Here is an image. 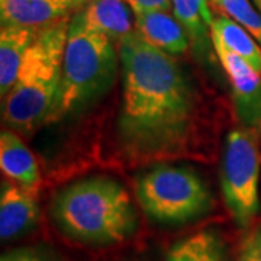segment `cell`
Here are the masks:
<instances>
[{
  "instance_id": "6da1fadb",
  "label": "cell",
  "mask_w": 261,
  "mask_h": 261,
  "mask_svg": "<svg viewBox=\"0 0 261 261\" xmlns=\"http://www.w3.org/2000/svg\"><path fill=\"white\" fill-rule=\"evenodd\" d=\"M122 105L116 138L123 157L151 163L190 148L197 125V96L177 61L137 31L118 44Z\"/></svg>"
},
{
  "instance_id": "7a4b0ae2",
  "label": "cell",
  "mask_w": 261,
  "mask_h": 261,
  "mask_svg": "<svg viewBox=\"0 0 261 261\" xmlns=\"http://www.w3.org/2000/svg\"><path fill=\"white\" fill-rule=\"evenodd\" d=\"M57 228L86 245L121 244L137 231L138 216L126 189L111 177H90L63 189L51 205Z\"/></svg>"
},
{
  "instance_id": "3957f363",
  "label": "cell",
  "mask_w": 261,
  "mask_h": 261,
  "mask_svg": "<svg viewBox=\"0 0 261 261\" xmlns=\"http://www.w3.org/2000/svg\"><path fill=\"white\" fill-rule=\"evenodd\" d=\"M70 20L38 31L16 82L3 97V122L9 129L29 135L47 121L61 83Z\"/></svg>"
},
{
  "instance_id": "277c9868",
  "label": "cell",
  "mask_w": 261,
  "mask_h": 261,
  "mask_svg": "<svg viewBox=\"0 0 261 261\" xmlns=\"http://www.w3.org/2000/svg\"><path fill=\"white\" fill-rule=\"evenodd\" d=\"M119 53L111 38L89 28L75 10L68 27L61 83L45 123L60 121L112 86Z\"/></svg>"
},
{
  "instance_id": "5b68a950",
  "label": "cell",
  "mask_w": 261,
  "mask_h": 261,
  "mask_svg": "<svg viewBox=\"0 0 261 261\" xmlns=\"http://www.w3.org/2000/svg\"><path fill=\"white\" fill-rule=\"evenodd\" d=\"M135 190L141 209L159 224L192 222L212 209V195L205 181L186 167L155 166L141 174Z\"/></svg>"
},
{
  "instance_id": "8992f818",
  "label": "cell",
  "mask_w": 261,
  "mask_h": 261,
  "mask_svg": "<svg viewBox=\"0 0 261 261\" xmlns=\"http://www.w3.org/2000/svg\"><path fill=\"white\" fill-rule=\"evenodd\" d=\"M260 152L250 130L229 132L225 147L221 187L235 224L247 228L258 212Z\"/></svg>"
},
{
  "instance_id": "52a82bcc",
  "label": "cell",
  "mask_w": 261,
  "mask_h": 261,
  "mask_svg": "<svg viewBox=\"0 0 261 261\" xmlns=\"http://www.w3.org/2000/svg\"><path fill=\"white\" fill-rule=\"evenodd\" d=\"M214 42V53L222 65L232 87L235 108L244 125H261V74L251 65L219 42Z\"/></svg>"
},
{
  "instance_id": "ba28073f",
  "label": "cell",
  "mask_w": 261,
  "mask_h": 261,
  "mask_svg": "<svg viewBox=\"0 0 261 261\" xmlns=\"http://www.w3.org/2000/svg\"><path fill=\"white\" fill-rule=\"evenodd\" d=\"M77 10L70 0H0L2 27L41 29L70 19Z\"/></svg>"
},
{
  "instance_id": "9c48e42d",
  "label": "cell",
  "mask_w": 261,
  "mask_h": 261,
  "mask_svg": "<svg viewBox=\"0 0 261 261\" xmlns=\"http://www.w3.org/2000/svg\"><path fill=\"white\" fill-rule=\"evenodd\" d=\"M39 206L37 190L6 180L0 193V237L10 241L31 231L38 222Z\"/></svg>"
},
{
  "instance_id": "30bf717a",
  "label": "cell",
  "mask_w": 261,
  "mask_h": 261,
  "mask_svg": "<svg viewBox=\"0 0 261 261\" xmlns=\"http://www.w3.org/2000/svg\"><path fill=\"white\" fill-rule=\"evenodd\" d=\"M77 12L89 28L111 38L115 44L137 31L135 13L125 0H89Z\"/></svg>"
},
{
  "instance_id": "8fae6325",
  "label": "cell",
  "mask_w": 261,
  "mask_h": 261,
  "mask_svg": "<svg viewBox=\"0 0 261 261\" xmlns=\"http://www.w3.org/2000/svg\"><path fill=\"white\" fill-rule=\"evenodd\" d=\"M135 29L147 42L170 56L185 54L190 47L186 31L171 12L135 15Z\"/></svg>"
},
{
  "instance_id": "7c38bea8",
  "label": "cell",
  "mask_w": 261,
  "mask_h": 261,
  "mask_svg": "<svg viewBox=\"0 0 261 261\" xmlns=\"http://www.w3.org/2000/svg\"><path fill=\"white\" fill-rule=\"evenodd\" d=\"M173 15L186 31L190 45L196 56L202 60L211 57L214 51L212 23L215 15L209 0H171Z\"/></svg>"
},
{
  "instance_id": "4fadbf2b",
  "label": "cell",
  "mask_w": 261,
  "mask_h": 261,
  "mask_svg": "<svg viewBox=\"0 0 261 261\" xmlns=\"http://www.w3.org/2000/svg\"><path fill=\"white\" fill-rule=\"evenodd\" d=\"M0 167L10 181L31 190H38L41 176L34 154L12 129L0 135Z\"/></svg>"
},
{
  "instance_id": "5bb4252c",
  "label": "cell",
  "mask_w": 261,
  "mask_h": 261,
  "mask_svg": "<svg viewBox=\"0 0 261 261\" xmlns=\"http://www.w3.org/2000/svg\"><path fill=\"white\" fill-rule=\"evenodd\" d=\"M38 31L2 27L0 29V94L5 97L16 82L19 70Z\"/></svg>"
},
{
  "instance_id": "9a60e30c",
  "label": "cell",
  "mask_w": 261,
  "mask_h": 261,
  "mask_svg": "<svg viewBox=\"0 0 261 261\" xmlns=\"http://www.w3.org/2000/svg\"><path fill=\"white\" fill-rule=\"evenodd\" d=\"M164 261H229V254L219 232L202 229L174 244Z\"/></svg>"
},
{
  "instance_id": "2e32d148",
  "label": "cell",
  "mask_w": 261,
  "mask_h": 261,
  "mask_svg": "<svg viewBox=\"0 0 261 261\" xmlns=\"http://www.w3.org/2000/svg\"><path fill=\"white\" fill-rule=\"evenodd\" d=\"M212 39L241 57L261 74V45L240 23L225 15H219L212 23Z\"/></svg>"
},
{
  "instance_id": "e0dca14e",
  "label": "cell",
  "mask_w": 261,
  "mask_h": 261,
  "mask_svg": "<svg viewBox=\"0 0 261 261\" xmlns=\"http://www.w3.org/2000/svg\"><path fill=\"white\" fill-rule=\"evenodd\" d=\"M222 15L245 28L261 45V13L251 0H209Z\"/></svg>"
},
{
  "instance_id": "ac0fdd59",
  "label": "cell",
  "mask_w": 261,
  "mask_h": 261,
  "mask_svg": "<svg viewBox=\"0 0 261 261\" xmlns=\"http://www.w3.org/2000/svg\"><path fill=\"white\" fill-rule=\"evenodd\" d=\"M238 261H261V224L254 225L245 235Z\"/></svg>"
},
{
  "instance_id": "d6986e66",
  "label": "cell",
  "mask_w": 261,
  "mask_h": 261,
  "mask_svg": "<svg viewBox=\"0 0 261 261\" xmlns=\"http://www.w3.org/2000/svg\"><path fill=\"white\" fill-rule=\"evenodd\" d=\"M0 261H60L51 252L34 248V247H23L13 251L6 252L2 255Z\"/></svg>"
},
{
  "instance_id": "ffe728a7",
  "label": "cell",
  "mask_w": 261,
  "mask_h": 261,
  "mask_svg": "<svg viewBox=\"0 0 261 261\" xmlns=\"http://www.w3.org/2000/svg\"><path fill=\"white\" fill-rule=\"evenodd\" d=\"M135 15L148 12H171V0H125Z\"/></svg>"
},
{
  "instance_id": "44dd1931",
  "label": "cell",
  "mask_w": 261,
  "mask_h": 261,
  "mask_svg": "<svg viewBox=\"0 0 261 261\" xmlns=\"http://www.w3.org/2000/svg\"><path fill=\"white\" fill-rule=\"evenodd\" d=\"M70 2H71V3L74 5L75 8L79 9V8H82V6H84V5H86V3H87L89 0H70Z\"/></svg>"
},
{
  "instance_id": "7402d4cb",
  "label": "cell",
  "mask_w": 261,
  "mask_h": 261,
  "mask_svg": "<svg viewBox=\"0 0 261 261\" xmlns=\"http://www.w3.org/2000/svg\"><path fill=\"white\" fill-rule=\"evenodd\" d=\"M252 3L255 5V8L258 9V12L261 13V0H252Z\"/></svg>"
}]
</instances>
